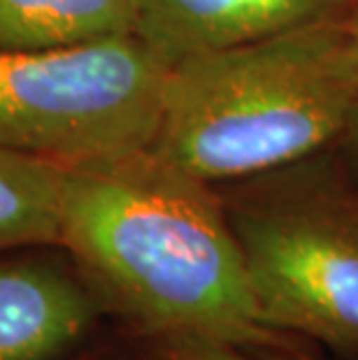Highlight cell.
Masks as SVG:
<instances>
[{"label":"cell","instance_id":"cell-3","mask_svg":"<svg viewBox=\"0 0 358 360\" xmlns=\"http://www.w3.org/2000/svg\"><path fill=\"white\" fill-rule=\"evenodd\" d=\"M331 149L217 191L265 323L358 360V170Z\"/></svg>","mask_w":358,"mask_h":360},{"label":"cell","instance_id":"cell-1","mask_svg":"<svg viewBox=\"0 0 358 360\" xmlns=\"http://www.w3.org/2000/svg\"><path fill=\"white\" fill-rule=\"evenodd\" d=\"M60 244L98 300L154 340L295 347L261 316L217 186L151 147L65 165Z\"/></svg>","mask_w":358,"mask_h":360},{"label":"cell","instance_id":"cell-4","mask_svg":"<svg viewBox=\"0 0 358 360\" xmlns=\"http://www.w3.org/2000/svg\"><path fill=\"white\" fill-rule=\"evenodd\" d=\"M167 70L135 33L54 49H0V147L60 165L149 149Z\"/></svg>","mask_w":358,"mask_h":360},{"label":"cell","instance_id":"cell-10","mask_svg":"<svg viewBox=\"0 0 358 360\" xmlns=\"http://www.w3.org/2000/svg\"><path fill=\"white\" fill-rule=\"evenodd\" d=\"M335 147H338L342 151V156L354 165V170H358V107L354 110L352 119H349V124L345 128V133H342L340 142L335 144Z\"/></svg>","mask_w":358,"mask_h":360},{"label":"cell","instance_id":"cell-6","mask_svg":"<svg viewBox=\"0 0 358 360\" xmlns=\"http://www.w3.org/2000/svg\"><path fill=\"white\" fill-rule=\"evenodd\" d=\"M98 302L89 286L54 265H0V360L58 356L89 330Z\"/></svg>","mask_w":358,"mask_h":360},{"label":"cell","instance_id":"cell-8","mask_svg":"<svg viewBox=\"0 0 358 360\" xmlns=\"http://www.w3.org/2000/svg\"><path fill=\"white\" fill-rule=\"evenodd\" d=\"M63 170L49 158L0 147V249L60 244Z\"/></svg>","mask_w":358,"mask_h":360},{"label":"cell","instance_id":"cell-11","mask_svg":"<svg viewBox=\"0 0 358 360\" xmlns=\"http://www.w3.org/2000/svg\"><path fill=\"white\" fill-rule=\"evenodd\" d=\"M258 360H324L300 351L298 347H268V349H249Z\"/></svg>","mask_w":358,"mask_h":360},{"label":"cell","instance_id":"cell-9","mask_svg":"<svg viewBox=\"0 0 358 360\" xmlns=\"http://www.w3.org/2000/svg\"><path fill=\"white\" fill-rule=\"evenodd\" d=\"M151 360H258L249 349L210 340H154Z\"/></svg>","mask_w":358,"mask_h":360},{"label":"cell","instance_id":"cell-12","mask_svg":"<svg viewBox=\"0 0 358 360\" xmlns=\"http://www.w3.org/2000/svg\"><path fill=\"white\" fill-rule=\"evenodd\" d=\"M345 19H347L349 33H352V40H354L356 53H358V0H354V3H352V7H349L347 14H345Z\"/></svg>","mask_w":358,"mask_h":360},{"label":"cell","instance_id":"cell-2","mask_svg":"<svg viewBox=\"0 0 358 360\" xmlns=\"http://www.w3.org/2000/svg\"><path fill=\"white\" fill-rule=\"evenodd\" d=\"M358 107L345 14L170 65L151 149L221 186L335 147Z\"/></svg>","mask_w":358,"mask_h":360},{"label":"cell","instance_id":"cell-5","mask_svg":"<svg viewBox=\"0 0 358 360\" xmlns=\"http://www.w3.org/2000/svg\"><path fill=\"white\" fill-rule=\"evenodd\" d=\"M354 0H140L133 33L170 68L347 14Z\"/></svg>","mask_w":358,"mask_h":360},{"label":"cell","instance_id":"cell-7","mask_svg":"<svg viewBox=\"0 0 358 360\" xmlns=\"http://www.w3.org/2000/svg\"><path fill=\"white\" fill-rule=\"evenodd\" d=\"M140 0H0V49L70 47L135 30Z\"/></svg>","mask_w":358,"mask_h":360}]
</instances>
